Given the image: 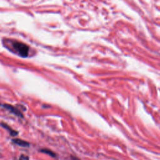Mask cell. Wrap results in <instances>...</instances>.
<instances>
[{"instance_id":"obj_1","label":"cell","mask_w":160,"mask_h":160,"mask_svg":"<svg viewBox=\"0 0 160 160\" xmlns=\"http://www.w3.org/2000/svg\"><path fill=\"white\" fill-rule=\"evenodd\" d=\"M12 46L21 56H28L29 53V46L26 44L17 41H12Z\"/></svg>"},{"instance_id":"obj_2","label":"cell","mask_w":160,"mask_h":160,"mask_svg":"<svg viewBox=\"0 0 160 160\" xmlns=\"http://www.w3.org/2000/svg\"><path fill=\"white\" fill-rule=\"evenodd\" d=\"M2 106L6 108V109H8V111H9L11 112H12V114H14V115L21 117H22V114L21 113V112L17 108H16L14 106L11 105V104H4L2 105Z\"/></svg>"},{"instance_id":"obj_3","label":"cell","mask_w":160,"mask_h":160,"mask_svg":"<svg viewBox=\"0 0 160 160\" xmlns=\"http://www.w3.org/2000/svg\"><path fill=\"white\" fill-rule=\"evenodd\" d=\"M12 141L15 143L16 144L21 146V147H24V148H26V147H29V143L26 141L20 139H13L12 140Z\"/></svg>"},{"instance_id":"obj_4","label":"cell","mask_w":160,"mask_h":160,"mask_svg":"<svg viewBox=\"0 0 160 160\" xmlns=\"http://www.w3.org/2000/svg\"><path fill=\"white\" fill-rule=\"evenodd\" d=\"M0 124H1V126H2L3 128H4L6 129L7 130H8L9 132V133H10V134H11V136H16V135L18 134V132L17 131H16L13 130L12 129H11V128L8 125H7L6 124H4V122H1V123H0Z\"/></svg>"},{"instance_id":"obj_5","label":"cell","mask_w":160,"mask_h":160,"mask_svg":"<svg viewBox=\"0 0 160 160\" xmlns=\"http://www.w3.org/2000/svg\"><path fill=\"white\" fill-rule=\"evenodd\" d=\"M40 151H41V152L45 153V154H46L52 157V158H57L56 154L55 152H54L53 151H52L51 150H50V149H46V148H45V149H41Z\"/></svg>"},{"instance_id":"obj_6","label":"cell","mask_w":160,"mask_h":160,"mask_svg":"<svg viewBox=\"0 0 160 160\" xmlns=\"http://www.w3.org/2000/svg\"><path fill=\"white\" fill-rule=\"evenodd\" d=\"M19 160H29V157L26 155H21L19 158Z\"/></svg>"},{"instance_id":"obj_7","label":"cell","mask_w":160,"mask_h":160,"mask_svg":"<svg viewBox=\"0 0 160 160\" xmlns=\"http://www.w3.org/2000/svg\"><path fill=\"white\" fill-rule=\"evenodd\" d=\"M71 160H80L78 158H77V157H76V156H71Z\"/></svg>"}]
</instances>
